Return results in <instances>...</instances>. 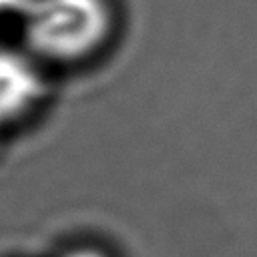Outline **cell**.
Segmentation results:
<instances>
[{
  "label": "cell",
  "instance_id": "277c9868",
  "mask_svg": "<svg viewBox=\"0 0 257 257\" xmlns=\"http://www.w3.org/2000/svg\"><path fill=\"white\" fill-rule=\"evenodd\" d=\"M64 257H106L102 251L98 249H88V247H82V249H72L68 251Z\"/></svg>",
  "mask_w": 257,
  "mask_h": 257
},
{
  "label": "cell",
  "instance_id": "3957f363",
  "mask_svg": "<svg viewBox=\"0 0 257 257\" xmlns=\"http://www.w3.org/2000/svg\"><path fill=\"white\" fill-rule=\"evenodd\" d=\"M26 2L28 0H0V14L10 12V14H18L20 16V12L26 6Z\"/></svg>",
  "mask_w": 257,
  "mask_h": 257
},
{
  "label": "cell",
  "instance_id": "7a4b0ae2",
  "mask_svg": "<svg viewBox=\"0 0 257 257\" xmlns=\"http://www.w3.org/2000/svg\"><path fill=\"white\" fill-rule=\"evenodd\" d=\"M44 84L40 62L28 50L0 48V131L38 106Z\"/></svg>",
  "mask_w": 257,
  "mask_h": 257
},
{
  "label": "cell",
  "instance_id": "6da1fadb",
  "mask_svg": "<svg viewBox=\"0 0 257 257\" xmlns=\"http://www.w3.org/2000/svg\"><path fill=\"white\" fill-rule=\"evenodd\" d=\"M20 18L26 50L38 62H80L112 30L108 0H28Z\"/></svg>",
  "mask_w": 257,
  "mask_h": 257
}]
</instances>
